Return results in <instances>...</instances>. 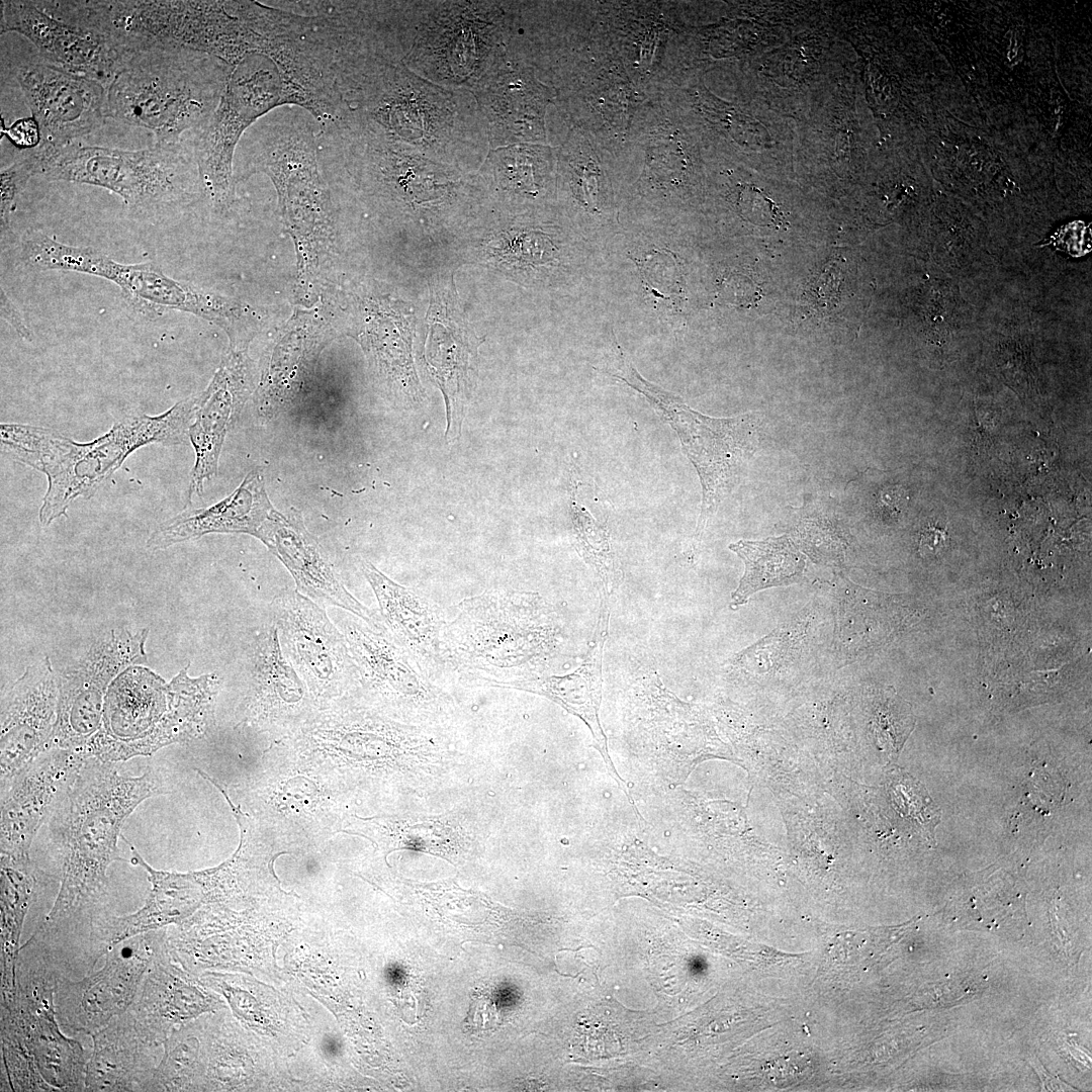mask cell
<instances>
[{
  "label": "cell",
  "instance_id": "24",
  "mask_svg": "<svg viewBox=\"0 0 1092 1092\" xmlns=\"http://www.w3.org/2000/svg\"><path fill=\"white\" fill-rule=\"evenodd\" d=\"M597 628L582 663L563 675L544 674L526 680L494 684L490 688L521 690L548 698L581 719L589 728L595 747L618 786L629 796L627 785L618 775L608 751V742L600 721L603 685V651L608 635L611 596L600 594Z\"/></svg>",
  "mask_w": 1092,
  "mask_h": 1092
},
{
  "label": "cell",
  "instance_id": "25",
  "mask_svg": "<svg viewBox=\"0 0 1092 1092\" xmlns=\"http://www.w3.org/2000/svg\"><path fill=\"white\" fill-rule=\"evenodd\" d=\"M84 1091H144L156 1066L159 1046L147 1042L128 1011L90 1035Z\"/></svg>",
  "mask_w": 1092,
  "mask_h": 1092
},
{
  "label": "cell",
  "instance_id": "11",
  "mask_svg": "<svg viewBox=\"0 0 1092 1092\" xmlns=\"http://www.w3.org/2000/svg\"><path fill=\"white\" fill-rule=\"evenodd\" d=\"M356 667L353 697L394 720L449 730L459 714L454 698L386 631L356 616L339 623Z\"/></svg>",
  "mask_w": 1092,
  "mask_h": 1092
},
{
  "label": "cell",
  "instance_id": "6",
  "mask_svg": "<svg viewBox=\"0 0 1092 1092\" xmlns=\"http://www.w3.org/2000/svg\"><path fill=\"white\" fill-rule=\"evenodd\" d=\"M34 152L36 176L104 188L143 216L166 214L203 190L195 158L189 159L180 144L131 151L76 143L38 146Z\"/></svg>",
  "mask_w": 1092,
  "mask_h": 1092
},
{
  "label": "cell",
  "instance_id": "36",
  "mask_svg": "<svg viewBox=\"0 0 1092 1092\" xmlns=\"http://www.w3.org/2000/svg\"><path fill=\"white\" fill-rule=\"evenodd\" d=\"M37 157L33 150L2 168L0 173V226L2 238L9 233L16 202L28 181L36 176Z\"/></svg>",
  "mask_w": 1092,
  "mask_h": 1092
},
{
  "label": "cell",
  "instance_id": "38",
  "mask_svg": "<svg viewBox=\"0 0 1092 1092\" xmlns=\"http://www.w3.org/2000/svg\"><path fill=\"white\" fill-rule=\"evenodd\" d=\"M739 204L748 219L760 222H776L778 208L763 192L754 186H745L740 193Z\"/></svg>",
  "mask_w": 1092,
  "mask_h": 1092
},
{
  "label": "cell",
  "instance_id": "15",
  "mask_svg": "<svg viewBox=\"0 0 1092 1092\" xmlns=\"http://www.w3.org/2000/svg\"><path fill=\"white\" fill-rule=\"evenodd\" d=\"M15 78L41 134L40 147L59 148L101 128L107 118V87L61 69L41 57L20 64Z\"/></svg>",
  "mask_w": 1092,
  "mask_h": 1092
},
{
  "label": "cell",
  "instance_id": "1",
  "mask_svg": "<svg viewBox=\"0 0 1092 1092\" xmlns=\"http://www.w3.org/2000/svg\"><path fill=\"white\" fill-rule=\"evenodd\" d=\"M157 772L120 775L113 762L88 756L50 814V834L61 861L55 903L32 935L48 951L84 935L89 942L108 894L107 869L124 860L117 845L126 818L145 800L163 794Z\"/></svg>",
  "mask_w": 1092,
  "mask_h": 1092
},
{
  "label": "cell",
  "instance_id": "34",
  "mask_svg": "<svg viewBox=\"0 0 1092 1092\" xmlns=\"http://www.w3.org/2000/svg\"><path fill=\"white\" fill-rule=\"evenodd\" d=\"M570 493V520L574 544L581 558L593 568L601 582L600 593L613 596L622 574L613 551L606 525L576 500V483Z\"/></svg>",
  "mask_w": 1092,
  "mask_h": 1092
},
{
  "label": "cell",
  "instance_id": "40",
  "mask_svg": "<svg viewBox=\"0 0 1092 1092\" xmlns=\"http://www.w3.org/2000/svg\"><path fill=\"white\" fill-rule=\"evenodd\" d=\"M576 195L590 209H597L599 192V170L593 163L582 165L575 172Z\"/></svg>",
  "mask_w": 1092,
  "mask_h": 1092
},
{
  "label": "cell",
  "instance_id": "31",
  "mask_svg": "<svg viewBox=\"0 0 1092 1092\" xmlns=\"http://www.w3.org/2000/svg\"><path fill=\"white\" fill-rule=\"evenodd\" d=\"M1 999L14 996L20 936L38 882L29 854L0 853Z\"/></svg>",
  "mask_w": 1092,
  "mask_h": 1092
},
{
  "label": "cell",
  "instance_id": "13",
  "mask_svg": "<svg viewBox=\"0 0 1092 1092\" xmlns=\"http://www.w3.org/2000/svg\"><path fill=\"white\" fill-rule=\"evenodd\" d=\"M165 938L164 928L135 935L110 948L103 966L92 974L77 981L60 975L55 1005L61 1027L91 1035L126 1012Z\"/></svg>",
  "mask_w": 1092,
  "mask_h": 1092
},
{
  "label": "cell",
  "instance_id": "21",
  "mask_svg": "<svg viewBox=\"0 0 1092 1092\" xmlns=\"http://www.w3.org/2000/svg\"><path fill=\"white\" fill-rule=\"evenodd\" d=\"M280 515L269 499L261 470L255 468L221 500L187 509L158 525L146 547L163 550L212 533L248 534L263 543Z\"/></svg>",
  "mask_w": 1092,
  "mask_h": 1092
},
{
  "label": "cell",
  "instance_id": "29",
  "mask_svg": "<svg viewBox=\"0 0 1092 1092\" xmlns=\"http://www.w3.org/2000/svg\"><path fill=\"white\" fill-rule=\"evenodd\" d=\"M250 701L257 718H278L298 709L305 696L299 674L284 655L274 624L255 636L248 662Z\"/></svg>",
  "mask_w": 1092,
  "mask_h": 1092
},
{
  "label": "cell",
  "instance_id": "16",
  "mask_svg": "<svg viewBox=\"0 0 1092 1092\" xmlns=\"http://www.w3.org/2000/svg\"><path fill=\"white\" fill-rule=\"evenodd\" d=\"M0 30L25 36L44 61L106 87L125 57L103 33L54 15L37 1L2 0Z\"/></svg>",
  "mask_w": 1092,
  "mask_h": 1092
},
{
  "label": "cell",
  "instance_id": "35",
  "mask_svg": "<svg viewBox=\"0 0 1092 1092\" xmlns=\"http://www.w3.org/2000/svg\"><path fill=\"white\" fill-rule=\"evenodd\" d=\"M487 252L499 264L525 269L551 262L555 247L543 234L518 232L499 235L489 243Z\"/></svg>",
  "mask_w": 1092,
  "mask_h": 1092
},
{
  "label": "cell",
  "instance_id": "30",
  "mask_svg": "<svg viewBox=\"0 0 1092 1092\" xmlns=\"http://www.w3.org/2000/svg\"><path fill=\"white\" fill-rule=\"evenodd\" d=\"M484 824L476 811L455 808L440 814H416L398 819L391 828L395 845L454 861L465 859L484 845Z\"/></svg>",
  "mask_w": 1092,
  "mask_h": 1092
},
{
  "label": "cell",
  "instance_id": "2",
  "mask_svg": "<svg viewBox=\"0 0 1092 1092\" xmlns=\"http://www.w3.org/2000/svg\"><path fill=\"white\" fill-rule=\"evenodd\" d=\"M195 406L196 395H192L160 415L124 416L89 442H76L50 428L15 423L0 425V440L11 457L47 476L38 519L49 526L66 516L78 498L92 497L135 450L184 442Z\"/></svg>",
  "mask_w": 1092,
  "mask_h": 1092
},
{
  "label": "cell",
  "instance_id": "12",
  "mask_svg": "<svg viewBox=\"0 0 1092 1092\" xmlns=\"http://www.w3.org/2000/svg\"><path fill=\"white\" fill-rule=\"evenodd\" d=\"M148 634V629H113L57 673L58 716L51 748L81 749L99 730L110 682L147 661Z\"/></svg>",
  "mask_w": 1092,
  "mask_h": 1092
},
{
  "label": "cell",
  "instance_id": "32",
  "mask_svg": "<svg viewBox=\"0 0 1092 1092\" xmlns=\"http://www.w3.org/2000/svg\"><path fill=\"white\" fill-rule=\"evenodd\" d=\"M108 690L98 731L119 741L149 735L168 707V685L154 673L119 678Z\"/></svg>",
  "mask_w": 1092,
  "mask_h": 1092
},
{
  "label": "cell",
  "instance_id": "28",
  "mask_svg": "<svg viewBox=\"0 0 1092 1092\" xmlns=\"http://www.w3.org/2000/svg\"><path fill=\"white\" fill-rule=\"evenodd\" d=\"M304 321L296 316L289 324L291 330L278 340L263 371L256 408L264 420L277 417L296 399L317 354L331 340L325 331L304 330Z\"/></svg>",
  "mask_w": 1092,
  "mask_h": 1092
},
{
  "label": "cell",
  "instance_id": "39",
  "mask_svg": "<svg viewBox=\"0 0 1092 1092\" xmlns=\"http://www.w3.org/2000/svg\"><path fill=\"white\" fill-rule=\"evenodd\" d=\"M3 131L20 150L31 151L41 142L39 126L32 116L17 119L9 127H4Z\"/></svg>",
  "mask_w": 1092,
  "mask_h": 1092
},
{
  "label": "cell",
  "instance_id": "10",
  "mask_svg": "<svg viewBox=\"0 0 1092 1092\" xmlns=\"http://www.w3.org/2000/svg\"><path fill=\"white\" fill-rule=\"evenodd\" d=\"M300 104V98L276 62L251 52L231 66L218 104L199 129L195 162L204 192L215 207L231 206L236 179L233 161L245 130L277 106Z\"/></svg>",
  "mask_w": 1092,
  "mask_h": 1092
},
{
  "label": "cell",
  "instance_id": "26",
  "mask_svg": "<svg viewBox=\"0 0 1092 1092\" xmlns=\"http://www.w3.org/2000/svg\"><path fill=\"white\" fill-rule=\"evenodd\" d=\"M92 276L114 283L134 309L149 315L179 310L209 320L217 307L215 293L175 280L150 261L123 264L101 253Z\"/></svg>",
  "mask_w": 1092,
  "mask_h": 1092
},
{
  "label": "cell",
  "instance_id": "44",
  "mask_svg": "<svg viewBox=\"0 0 1092 1092\" xmlns=\"http://www.w3.org/2000/svg\"><path fill=\"white\" fill-rule=\"evenodd\" d=\"M340 1049L341 1045L339 1040L331 1034H327L323 1038L322 1051L328 1058L336 1057L339 1054Z\"/></svg>",
  "mask_w": 1092,
  "mask_h": 1092
},
{
  "label": "cell",
  "instance_id": "20",
  "mask_svg": "<svg viewBox=\"0 0 1092 1092\" xmlns=\"http://www.w3.org/2000/svg\"><path fill=\"white\" fill-rule=\"evenodd\" d=\"M263 544L287 568L301 595L321 607L341 608L371 628L386 631L380 615L346 588L318 540L305 527L299 511L291 508L288 513H281Z\"/></svg>",
  "mask_w": 1092,
  "mask_h": 1092
},
{
  "label": "cell",
  "instance_id": "3",
  "mask_svg": "<svg viewBox=\"0 0 1092 1092\" xmlns=\"http://www.w3.org/2000/svg\"><path fill=\"white\" fill-rule=\"evenodd\" d=\"M447 621V671L488 687L547 674L562 644L558 617L537 594L487 589L463 600Z\"/></svg>",
  "mask_w": 1092,
  "mask_h": 1092
},
{
  "label": "cell",
  "instance_id": "4",
  "mask_svg": "<svg viewBox=\"0 0 1092 1092\" xmlns=\"http://www.w3.org/2000/svg\"><path fill=\"white\" fill-rule=\"evenodd\" d=\"M231 66L209 55L151 48L126 53L107 86V117L150 130L159 145L180 144L215 110Z\"/></svg>",
  "mask_w": 1092,
  "mask_h": 1092
},
{
  "label": "cell",
  "instance_id": "19",
  "mask_svg": "<svg viewBox=\"0 0 1092 1092\" xmlns=\"http://www.w3.org/2000/svg\"><path fill=\"white\" fill-rule=\"evenodd\" d=\"M87 757L82 749L51 748L1 785L0 853L29 854L44 819Z\"/></svg>",
  "mask_w": 1092,
  "mask_h": 1092
},
{
  "label": "cell",
  "instance_id": "9",
  "mask_svg": "<svg viewBox=\"0 0 1092 1092\" xmlns=\"http://www.w3.org/2000/svg\"><path fill=\"white\" fill-rule=\"evenodd\" d=\"M618 367L608 371L641 393L675 431L684 453L696 468L702 486L699 527L733 489L759 444L760 420L754 414L712 418L686 404L678 396L646 381L618 346Z\"/></svg>",
  "mask_w": 1092,
  "mask_h": 1092
},
{
  "label": "cell",
  "instance_id": "18",
  "mask_svg": "<svg viewBox=\"0 0 1092 1092\" xmlns=\"http://www.w3.org/2000/svg\"><path fill=\"white\" fill-rule=\"evenodd\" d=\"M255 386V366L247 349L230 347L207 387L196 394L188 432L195 453L187 490L189 503L202 493L205 481L216 476L226 434Z\"/></svg>",
  "mask_w": 1092,
  "mask_h": 1092
},
{
  "label": "cell",
  "instance_id": "7",
  "mask_svg": "<svg viewBox=\"0 0 1092 1092\" xmlns=\"http://www.w3.org/2000/svg\"><path fill=\"white\" fill-rule=\"evenodd\" d=\"M315 139L308 125H275L251 151L245 175L272 180L297 256L295 291L310 299L334 252L331 200L318 172Z\"/></svg>",
  "mask_w": 1092,
  "mask_h": 1092
},
{
  "label": "cell",
  "instance_id": "5",
  "mask_svg": "<svg viewBox=\"0 0 1092 1092\" xmlns=\"http://www.w3.org/2000/svg\"><path fill=\"white\" fill-rule=\"evenodd\" d=\"M80 23L105 34L125 51L183 49L229 66L248 52L243 1H72Z\"/></svg>",
  "mask_w": 1092,
  "mask_h": 1092
},
{
  "label": "cell",
  "instance_id": "42",
  "mask_svg": "<svg viewBox=\"0 0 1092 1092\" xmlns=\"http://www.w3.org/2000/svg\"><path fill=\"white\" fill-rule=\"evenodd\" d=\"M0 309L1 317L15 331V333L22 339L31 340V330L25 322L24 316L15 305V303L9 298L4 288L0 289Z\"/></svg>",
  "mask_w": 1092,
  "mask_h": 1092
},
{
  "label": "cell",
  "instance_id": "14",
  "mask_svg": "<svg viewBox=\"0 0 1092 1092\" xmlns=\"http://www.w3.org/2000/svg\"><path fill=\"white\" fill-rule=\"evenodd\" d=\"M282 651L318 701L352 696L356 667L344 634L321 607L296 589H282L269 606Z\"/></svg>",
  "mask_w": 1092,
  "mask_h": 1092
},
{
  "label": "cell",
  "instance_id": "41",
  "mask_svg": "<svg viewBox=\"0 0 1092 1092\" xmlns=\"http://www.w3.org/2000/svg\"><path fill=\"white\" fill-rule=\"evenodd\" d=\"M506 178L517 189L534 194L537 187L534 180V168L526 159H518L506 168Z\"/></svg>",
  "mask_w": 1092,
  "mask_h": 1092
},
{
  "label": "cell",
  "instance_id": "43",
  "mask_svg": "<svg viewBox=\"0 0 1092 1092\" xmlns=\"http://www.w3.org/2000/svg\"><path fill=\"white\" fill-rule=\"evenodd\" d=\"M945 532L935 526H929L921 533L920 550L923 548L936 553L944 546Z\"/></svg>",
  "mask_w": 1092,
  "mask_h": 1092
},
{
  "label": "cell",
  "instance_id": "17",
  "mask_svg": "<svg viewBox=\"0 0 1092 1092\" xmlns=\"http://www.w3.org/2000/svg\"><path fill=\"white\" fill-rule=\"evenodd\" d=\"M58 702L57 673L47 656L27 666L2 697L0 785L51 749Z\"/></svg>",
  "mask_w": 1092,
  "mask_h": 1092
},
{
  "label": "cell",
  "instance_id": "8",
  "mask_svg": "<svg viewBox=\"0 0 1092 1092\" xmlns=\"http://www.w3.org/2000/svg\"><path fill=\"white\" fill-rule=\"evenodd\" d=\"M60 972L31 937L21 945L13 997L1 1000V1046L25 1054L51 1091H84L88 1059L57 1018Z\"/></svg>",
  "mask_w": 1092,
  "mask_h": 1092
},
{
  "label": "cell",
  "instance_id": "27",
  "mask_svg": "<svg viewBox=\"0 0 1092 1092\" xmlns=\"http://www.w3.org/2000/svg\"><path fill=\"white\" fill-rule=\"evenodd\" d=\"M166 944L151 963L138 995L127 1010L143 1038L160 1046L173 1025L207 1006L204 995L179 975Z\"/></svg>",
  "mask_w": 1092,
  "mask_h": 1092
},
{
  "label": "cell",
  "instance_id": "22",
  "mask_svg": "<svg viewBox=\"0 0 1092 1092\" xmlns=\"http://www.w3.org/2000/svg\"><path fill=\"white\" fill-rule=\"evenodd\" d=\"M360 568L375 595L388 634L437 680L447 671L443 646L447 620L441 606L393 581L369 561L362 560Z\"/></svg>",
  "mask_w": 1092,
  "mask_h": 1092
},
{
  "label": "cell",
  "instance_id": "23",
  "mask_svg": "<svg viewBox=\"0 0 1092 1092\" xmlns=\"http://www.w3.org/2000/svg\"><path fill=\"white\" fill-rule=\"evenodd\" d=\"M188 667L168 685L167 710L149 735L124 742L97 731L83 747L86 755L106 762L126 761L199 734L211 713L219 680L215 673L189 677Z\"/></svg>",
  "mask_w": 1092,
  "mask_h": 1092
},
{
  "label": "cell",
  "instance_id": "37",
  "mask_svg": "<svg viewBox=\"0 0 1092 1092\" xmlns=\"http://www.w3.org/2000/svg\"><path fill=\"white\" fill-rule=\"evenodd\" d=\"M706 108L718 119L734 139L751 147L769 146L771 141L765 127L750 116L723 103L712 102Z\"/></svg>",
  "mask_w": 1092,
  "mask_h": 1092
},
{
  "label": "cell",
  "instance_id": "33",
  "mask_svg": "<svg viewBox=\"0 0 1092 1092\" xmlns=\"http://www.w3.org/2000/svg\"><path fill=\"white\" fill-rule=\"evenodd\" d=\"M744 563V573L732 594V607L745 604L758 590L795 583L802 578L805 557L787 536L729 545Z\"/></svg>",
  "mask_w": 1092,
  "mask_h": 1092
}]
</instances>
